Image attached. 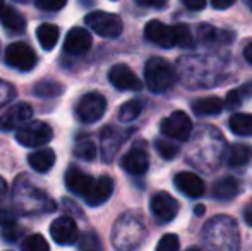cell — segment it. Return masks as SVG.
Instances as JSON below:
<instances>
[{
	"label": "cell",
	"instance_id": "6da1fadb",
	"mask_svg": "<svg viewBox=\"0 0 252 251\" xmlns=\"http://www.w3.org/2000/svg\"><path fill=\"white\" fill-rule=\"evenodd\" d=\"M14 201L17 208L24 214H36V212H50L55 208V203L45 191L31 186L26 178H19L14 186Z\"/></svg>",
	"mask_w": 252,
	"mask_h": 251
},
{
	"label": "cell",
	"instance_id": "7a4b0ae2",
	"mask_svg": "<svg viewBox=\"0 0 252 251\" xmlns=\"http://www.w3.org/2000/svg\"><path fill=\"white\" fill-rule=\"evenodd\" d=\"M143 218L136 214H126L117 220L112 232L113 246L120 251H132L143 243Z\"/></svg>",
	"mask_w": 252,
	"mask_h": 251
},
{
	"label": "cell",
	"instance_id": "3957f363",
	"mask_svg": "<svg viewBox=\"0 0 252 251\" xmlns=\"http://www.w3.org/2000/svg\"><path fill=\"white\" fill-rule=\"evenodd\" d=\"M144 79L153 93H163L173 86L177 74L168 61L161 57H151L144 66Z\"/></svg>",
	"mask_w": 252,
	"mask_h": 251
},
{
	"label": "cell",
	"instance_id": "277c9868",
	"mask_svg": "<svg viewBox=\"0 0 252 251\" xmlns=\"http://www.w3.org/2000/svg\"><path fill=\"white\" fill-rule=\"evenodd\" d=\"M86 26H90L96 35L103 38H117L124 30V23L117 14L105 12V10H94L84 17Z\"/></svg>",
	"mask_w": 252,
	"mask_h": 251
},
{
	"label": "cell",
	"instance_id": "5b68a950",
	"mask_svg": "<svg viewBox=\"0 0 252 251\" xmlns=\"http://www.w3.org/2000/svg\"><path fill=\"white\" fill-rule=\"evenodd\" d=\"M53 138L52 127L43 121H30L16 131V141L26 148H38L50 143Z\"/></svg>",
	"mask_w": 252,
	"mask_h": 251
},
{
	"label": "cell",
	"instance_id": "8992f818",
	"mask_svg": "<svg viewBox=\"0 0 252 251\" xmlns=\"http://www.w3.org/2000/svg\"><path fill=\"white\" fill-rule=\"evenodd\" d=\"M106 110V100L105 97L96 91H91V93H86L79 98L76 105V115L81 122L84 124H93V122H98L103 117Z\"/></svg>",
	"mask_w": 252,
	"mask_h": 251
},
{
	"label": "cell",
	"instance_id": "52a82bcc",
	"mask_svg": "<svg viewBox=\"0 0 252 251\" xmlns=\"http://www.w3.org/2000/svg\"><path fill=\"white\" fill-rule=\"evenodd\" d=\"M159 131L165 138L177 141H187L192 133V121L182 110H175L172 115L165 117L159 124Z\"/></svg>",
	"mask_w": 252,
	"mask_h": 251
},
{
	"label": "cell",
	"instance_id": "ba28073f",
	"mask_svg": "<svg viewBox=\"0 0 252 251\" xmlns=\"http://www.w3.org/2000/svg\"><path fill=\"white\" fill-rule=\"evenodd\" d=\"M36 54L28 43L23 41H16V43H10L5 50V62L7 66L14 67L17 71H23L28 72L36 66Z\"/></svg>",
	"mask_w": 252,
	"mask_h": 251
},
{
	"label": "cell",
	"instance_id": "9c48e42d",
	"mask_svg": "<svg viewBox=\"0 0 252 251\" xmlns=\"http://www.w3.org/2000/svg\"><path fill=\"white\" fill-rule=\"evenodd\" d=\"M33 117V107L30 104H16L10 108H7L2 115H0V131L7 133V131L19 129V127L26 126Z\"/></svg>",
	"mask_w": 252,
	"mask_h": 251
},
{
	"label": "cell",
	"instance_id": "30bf717a",
	"mask_svg": "<svg viewBox=\"0 0 252 251\" xmlns=\"http://www.w3.org/2000/svg\"><path fill=\"white\" fill-rule=\"evenodd\" d=\"M150 208L153 217L158 222H172L179 214V201L172 196V194L159 191L151 196Z\"/></svg>",
	"mask_w": 252,
	"mask_h": 251
},
{
	"label": "cell",
	"instance_id": "8fae6325",
	"mask_svg": "<svg viewBox=\"0 0 252 251\" xmlns=\"http://www.w3.org/2000/svg\"><path fill=\"white\" fill-rule=\"evenodd\" d=\"M108 79L117 90L120 91H139L143 88L141 79L136 76L132 69L126 64H117L110 69Z\"/></svg>",
	"mask_w": 252,
	"mask_h": 251
},
{
	"label": "cell",
	"instance_id": "7c38bea8",
	"mask_svg": "<svg viewBox=\"0 0 252 251\" xmlns=\"http://www.w3.org/2000/svg\"><path fill=\"white\" fill-rule=\"evenodd\" d=\"M52 239L60 246H70L77 241V225L76 220L69 215L59 217L50 225Z\"/></svg>",
	"mask_w": 252,
	"mask_h": 251
},
{
	"label": "cell",
	"instance_id": "4fadbf2b",
	"mask_svg": "<svg viewBox=\"0 0 252 251\" xmlns=\"http://www.w3.org/2000/svg\"><path fill=\"white\" fill-rule=\"evenodd\" d=\"M144 36L150 40L151 43L158 45L161 48H172L175 47V35H173V28L166 26L165 23L158 19H153L144 28Z\"/></svg>",
	"mask_w": 252,
	"mask_h": 251
},
{
	"label": "cell",
	"instance_id": "5bb4252c",
	"mask_svg": "<svg viewBox=\"0 0 252 251\" xmlns=\"http://www.w3.org/2000/svg\"><path fill=\"white\" fill-rule=\"evenodd\" d=\"M91 43H93V38L90 31L79 26L72 28L63 41V52L69 55H83L91 48Z\"/></svg>",
	"mask_w": 252,
	"mask_h": 251
},
{
	"label": "cell",
	"instance_id": "9a60e30c",
	"mask_svg": "<svg viewBox=\"0 0 252 251\" xmlns=\"http://www.w3.org/2000/svg\"><path fill=\"white\" fill-rule=\"evenodd\" d=\"M120 165L126 172L132 176H143L150 167V157L143 146H132L120 160Z\"/></svg>",
	"mask_w": 252,
	"mask_h": 251
},
{
	"label": "cell",
	"instance_id": "2e32d148",
	"mask_svg": "<svg viewBox=\"0 0 252 251\" xmlns=\"http://www.w3.org/2000/svg\"><path fill=\"white\" fill-rule=\"evenodd\" d=\"M94 182H96V179L91 178L90 174H84L83 171H79L76 167H70L65 174V184L69 191L77 194V196H83L84 200L90 196Z\"/></svg>",
	"mask_w": 252,
	"mask_h": 251
},
{
	"label": "cell",
	"instance_id": "e0dca14e",
	"mask_svg": "<svg viewBox=\"0 0 252 251\" xmlns=\"http://www.w3.org/2000/svg\"><path fill=\"white\" fill-rule=\"evenodd\" d=\"M173 184L180 193L187 194L190 198H199L204 194V182L194 172H179L173 178Z\"/></svg>",
	"mask_w": 252,
	"mask_h": 251
},
{
	"label": "cell",
	"instance_id": "ac0fdd59",
	"mask_svg": "<svg viewBox=\"0 0 252 251\" xmlns=\"http://www.w3.org/2000/svg\"><path fill=\"white\" fill-rule=\"evenodd\" d=\"M127 134H124L122 131L115 129V127L108 126L103 129L101 133V151H103V158L106 162H110L115 153L119 151V148L122 146V141L126 140Z\"/></svg>",
	"mask_w": 252,
	"mask_h": 251
},
{
	"label": "cell",
	"instance_id": "d6986e66",
	"mask_svg": "<svg viewBox=\"0 0 252 251\" xmlns=\"http://www.w3.org/2000/svg\"><path fill=\"white\" fill-rule=\"evenodd\" d=\"M112 193H113V179L110 176H101L94 182L90 196L86 198V203L90 207H100L105 201H108Z\"/></svg>",
	"mask_w": 252,
	"mask_h": 251
},
{
	"label": "cell",
	"instance_id": "ffe728a7",
	"mask_svg": "<svg viewBox=\"0 0 252 251\" xmlns=\"http://www.w3.org/2000/svg\"><path fill=\"white\" fill-rule=\"evenodd\" d=\"M28 164L36 172H48L55 164V151L52 148H41V150L31 151L28 155Z\"/></svg>",
	"mask_w": 252,
	"mask_h": 251
},
{
	"label": "cell",
	"instance_id": "44dd1931",
	"mask_svg": "<svg viewBox=\"0 0 252 251\" xmlns=\"http://www.w3.org/2000/svg\"><path fill=\"white\" fill-rule=\"evenodd\" d=\"M225 102L218 97H206L199 98L192 104V112L199 117H206V115H216L223 110Z\"/></svg>",
	"mask_w": 252,
	"mask_h": 251
},
{
	"label": "cell",
	"instance_id": "7402d4cb",
	"mask_svg": "<svg viewBox=\"0 0 252 251\" xmlns=\"http://www.w3.org/2000/svg\"><path fill=\"white\" fill-rule=\"evenodd\" d=\"M0 21H2V26L12 35H21L26 30V19L12 7H5V10L0 16Z\"/></svg>",
	"mask_w": 252,
	"mask_h": 251
},
{
	"label": "cell",
	"instance_id": "603a6c76",
	"mask_svg": "<svg viewBox=\"0 0 252 251\" xmlns=\"http://www.w3.org/2000/svg\"><path fill=\"white\" fill-rule=\"evenodd\" d=\"M59 36H60V30L55 26V24H50V23H43L38 26L36 30V38L40 41L41 48L43 50H52L53 47L57 45L59 41Z\"/></svg>",
	"mask_w": 252,
	"mask_h": 251
},
{
	"label": "cell",
	"instance_id": "cb8c5ba5",
	"mask_svg": "<svg viewBox=\"0 0 252 251\" xmlns=\"http://www.w3.org/2000/svg\"><path fill=\"white\" fill-rule=\"evenodd\" d=\"M239 182H237V179L233 178H223L220 179L218 182H216L215 186H213V196L216 198V200H232V198L237 196V193H239Z\"/></svg>",
	"mask_w": 252,
	"mask_h": 251
},
{
	"label": "cell",
	"instance_id": "d4e9b609",
	"mask_svg": "<svg viewBox=\"0 0 252 251\" xmlns=\"http://www.w3.org/2000/svg\"><path fill=\"white\" fill-rule=\"evenodd\" d=\"M228 126L232 129V133H235L237 136L249 138L252 136V114H239L233 112V115L230 117Z\"/></svg>",
	"mask_w": 252,
	"mask_h": 251
},
{
	"label": "cell",
	"instance_id": "484cf974",
	"mask_svg": "<svg viewBox=\"0 0 252 251\" xmlns=\"http://www.w3.org/2000/svg\"><path fill=\"white\" fill-rule=\"evenodd\" d=\"M65 86L62 83L55 79H43L34 86V95L36 97H43V98H53V97H60L63 93Z\"/></svg>",
	"mask_w": 252,
	"mask_h": 251
},
{
	"label": "cell",
	"instance_id": "4316f807",
	"mask_svg": "<svg viewBox=\"0 0 252 251\" xmlns=\"http://www.w3.org/2000/svg\"><path fill=\"white\" fill-rule=\"evenodd\" d=\"M252 151L249 146L246 144H233L228 150V155H226V160H228V165L232 167H242L247 162L251 160Z\"/></svg>",
	"mask_w": 252,
	"mask_h": 251
},
{
	"label": "cell",
	"instance_id": "83f0119b",
	"mask_svg": "<svg viewBox=\"0 0 252 251\" xmlns=\"http://www.w3.org/2000/svg\"><path fill=\"white\" fill-rule=\"evenodd\" d=\"M144 108V104L141 100H129L119 108V119L122 122H132L141 115Z\"/></svg>",
	"mask_w": 252,
	"mask_h": 251
},
{
	"label": "cell",
	"instance_id": "f1b7e54d",
	"mask_svg": "<svg viewBox=\"0 0 252 251\" xmlns=\"http://www.w3.org/2000/svg\"><path fill=\"white\" fill-rule=\"evenodd\" d=\"M74 155L84 162H91L96 158V144L91 140H79L74 146Z\"/></svg>",
	"mask_w": 252,
	"mask_h": 251
},
{
	"label": "cell",
	"instance_id": "f546056e",
	"mask_svg": "<svg viewBox=\"0 0 252 251\" xmlns=\"http://www.w3.org/2000/svg\"><path fill=\"white\" fill-rule=\"evenodd\" d=\"M173 35H175V45L184 48H190L194 45L192 31L187 24H175L173 26Z\"/></svg>",
	"mask_w": 252,
	"mask_h": 251
},
{
	"label": "cell",
	"instance_id": "4dcf8cb0",
	"mask_svg": "<svg viewBox=\"0 0 252 251\" xmlns=\"http://www.w3.org/2000/svg\"><path fill=\"white\" fill-rule=\"evenodd\" d=\"M155 148L165 160H173V158L179 155V144L172 143L170 138H166V140H156Z\"/></svg>",
	"mask_w": 252,
	"mask_h": 251
},
{
	"label": "cell",
	"instance_id": "1f68e13d",
	"mask_svg": "<svg viewBox=\"0 0 252 251\" xmlns=\"http://www.w3.org/2000/svg\"><path fill=\"white\" fill-rule=\"evenodd\" d=\"M21 250L23 251H50V245H48V241L41 234H31L24 239Z\"/></svg>",
	"mask_w": 252,
	"mask_h": 251
},
{
	"label": "cell",
	"instance_id": "d6a6232c",
	"mask_svg": "<svg viewBox=\"0 0 252 251\" xmlns=\"http://www.w3.org/2000/svg\"><path fill=\"white\" fill-rule=\"evenodd\" d=\"M156 251H180V241L175 234H165L158 241Z\"/></svg>",
	"mask_w": 252,
	"mask_h": 251
},
{
	"label": "cell",
	"instance_id": "836d02e7",
	"mask_svg": "<svg viewBox=\"0 0 252 251\" xmlns=\"http://www.w3.org/2000/svg\"><path fill=\"white\" fill-rule=\"evenodd\" d=\"M242 100H244V95L239 88V90L228 91V95H226V98L223 102H225V108H228L230 112H235L242 105Z\"/></svg>",
	"mask_w": 252,
	"mask_h": 251
},
{
	"label": "cell",
	"instance_id": "e575fe53",
	"mask_svg": "<svg viewBox=\"0 0 252 251\" xmlns=\"http://www.w3.org/2000/svg\"><path fill=\"white\" fill-rule=\"evenodd\" d=\"M14 95H16V90H14L12 84L0 79V108H2L3 105L9 104V102L14 98Z\"/></svg>",
	"mask_w": 252,
	"mask_h": 251
},
{
	"label": "cell",
	"instance_id": "d590c367",
	"mask_svg": "<svg viewBox=\"0 0 252 251\" xmlns=\"http://www.w3.org/2000/svg\"><path fill=\"white\" fill-rule=\"evenodd\" d=\"M67 0H36V7L47 12H55V10L63 9Z\"/></svg>",
	"mask_w": 252,
	"mask_h": 251
},
{
	"label": "cell",
	"instance_id": "8d00e7d4",
	"mask_svg": "<svg viewBox=\"0 0 252 251\" xmlns=\"http://www.w3.org/2000/svg\"><path fill=\"white\" fill-rule=\"evenodd\" d=\"M0 225L2 227H14V225H17L16 224V217H14L10 212H7V210H0Z\"/></svg>",
	"mask_w": 252,
	"mask_h": 251
},
{
	"label": "cell",
	"instance_id": "74e56055",
	"mask_svg": "<svg viewBox=\"0 0 252 251\" xmlns=\"http://www.w3.org/2000/svg\"><path fill=\"white\" fill-rule=\"evenodd\" d=\"M168 0H137L139 5H144V7H155V9H163L166 5Z\"/></svg>",
	"mask_w": 252,
	"mask_h": 251
},
{
	"label": "cell",
	"instance_id": "f35d334b",
	"mask_svg": "<svg viewBox=\"0 0 252 251\" xmlns=\"http://www.w3.org/2000/svg\"><path fill=\"white\" fill-rule=\"evenodd\" d=\"M184 3L190 10H202L206 7V3H208V0H184Z\"/></svg>",
	"mask_w": 252,
	"mask_h": 251
},
{
	"label": "cell",
	"instance_id": "ab89813d",
	"mask_svg": "<svg viewBox=\"0 0 252 251\" xmlns=\"http://www.w3.org/2000/svg\"><path fill=\"white\" fill-rule=\"evenodd\" d=\"M209 2H211V5L215 7V9L223 10V9H228V7H232L237 0H209Z\"/></svg>",
	"mask_w": 252,
	"mask_h": 251
},
{
	"label": "cell",
	"instance_id": "60d3db41",
	"mask_svg": "<svg viewBox=\"0 0 252 251\" xmlns=\"http://www.w3.org/2000/svg\"><path fill=\"white\" fill-rule=\"evenodd\" d=\"M7 189H9V186H7V181L3 178H0V203H2L3 198L7 196Z\"/></svg>",
	"mask_w": 252,
	"mask_h": 251
},
{
	"label": "cell",
	"instance_id": "b9f144b4",
	"mask_svg": "<svg viewBox=\"0 0 252 251\" xmlns=\"http://www.w3.org/2000/svg\"><path fill=\"white\" fill-rule=\"evenodd\" d=\"M244 57H246V61L252 64V41L246 45V48H244Z\"/></svg>",
	"mask_w": 252,
	"mask_h": 251
},
{
	"label": "cell",
	"instance_id": "7bdbcfd3",
	"mask_svg": "<svg viewBox=\"0 0 252 251\" xmlns=\"http://www.w3.org/2000/svg\"><path fill=\"white\" fill-rule=\"evenodd\" d=\"M240 91H242L244 97H252V81L251 83H246L242 88H240Z\"/></svg>",
	"mask_w": 252,
	"mask_h": 251
},
{
	"label": "cell",
	"instance_id": "ee69618b",
	"mask_svg": "<svg viewBox=\"0 0 252 251\" xmlns=\"http://www.w3.org/2000/svg\"><path fill=\"white\" fill-rule=\"evenodd\" d=\"M244 218H246V222L249 225H252V205L251 207L246 208V212H244Z\"/></svg>",
	"mask_w": 252,
	"mask_h": 251
},
{
	"label": "cell",
	"instance_id": "f6af8a7d",
	"mask_svg": "<svg viewBox=\"0 0 252 251\" xmlns=\"http://www.w3.org/2000/svg\"><path fill=\"white\" fill-rule=\"evenodd\" d=\"M194 212H196V215H199L201 217V215L204 214V207H202V205H197V207L194 208Z\"/></svg>",
	"mask_w": 252,
	"mask_h": 251
},
{
	"label": "cell",
	"instance_id": "bcb514c9",
	"mask_svg": "<svg viewBox=\"0 0 252 251\" xmlns=\"http://www.w3.org/2000/svg\"><path fill=\"white\" fill-rule=\"evenodd\" d=\"M3 10H5V3H3V0H0V16H2Z\"/></svg>",
	"mask_w": 252,
	"mask_h": 251
},
{
	"label": "cell",
	"instance_id": "7dc6e473",
	"mask_svg": "<svg viewBox=\"0 0 252 251\" xmlns=\"http://www.w3.org/2000/svg\"><path fill=\"white\" fill-rule=\"evenodd\" d=\"M186 251H201L199 248H194V246H192V248H187Z\"/></svg>",
	"mask_w": 252,
	"mask_h": 251
},
{
	"label": "cell",
	"instance_id": "c3c4849f",
	"mask_svg": "<svg viewBox=\"0 0 252 251\" xmlns=\"http://www.w3.org/2000/svg\"><path fill=\"white\" fill-rule=\"evenodd\" d=\"M16 2H28V0H16Z\"/></svg>",
	"mask_w": 252,
	"mask_h": 251
},
{
	"label": "cell",
	"instance_id": "681fc988",
	"mask_svg": "<svg viewBox=\"0 0 252 251\" xmlns=\"http://www.w3.org/2000/svg\"><path fill=\"white\" fill-rule=\"evenodd\" d=\"M251 7H252V0H251Z\"/></svg>",
	"mask_w": 252,
	"mask_h": 251
}]
</instances>
